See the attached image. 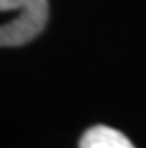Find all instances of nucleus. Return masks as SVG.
Masks as SVG:
<instances>
[{
  "mask_svg": "<svg viewBox=\"0 0 146 148\" xmlns=\"http://www.w3.org/2000/svg\"><path fill=\"white\" fill-rule=\"evenodd\" d=\"M0 46L15 48L34 40L49 17L47 0H0Z\"/></svg>",
  "mask_w": 146,
  "mask_h": 148,
  "instance_id": "obj_1",
  "label": "nucleus"
},
{
  "mask_svg": "<svg viewBox=\"0 0 146 148\" xmlns=\"http://www.w3.org/2000/svg\"><path fill=\"white\" fill-rule=\"evenodd\" d=\"M78 148H135V144L114 127L93 125L82 135Z\"/></svg>",
  "mask_w": 146,
  "mask_h": 148,
  "instance_id": "obj_2",
  "label": "nucleus"
}]
</instances>
